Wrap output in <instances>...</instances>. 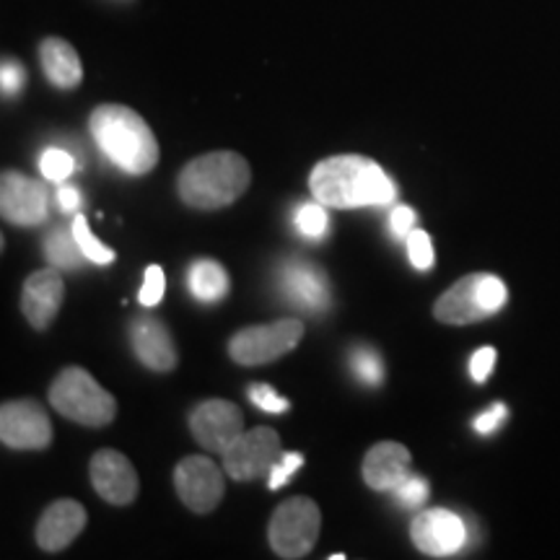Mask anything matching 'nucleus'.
Wrapping results in <instances>:
<instances>
[{"label": "nucleus", "instance_id": "1", "mask_svg": "<svg viewBox=\"0 0 560 560\" xmlns=\"http://www.w3.org/2000/svg\"><path fill=\"white\" fill-rule=\"evenodd\" d=\"M310 187L314 200L340 210L389 206L397 192L395 182L384 174L382 166L359 153L319 161L310 177Z\"/></svg>", "mask_w": 560, "mask_h": 560}, {"label": "nucleus", "instance_id": "2", "mask_svg": "<svg viewBox=\"0 0 560 560\" xmlns=\"http://www.w3.org/2000/svg\"><path fill=\"white\" fill-rule=\"evenodd\" d=\"M89 130L104 156L125 174L140 177L159 164V140L136 109L102 104L91 112Z\"/></svg>", "mask_w": 560, "mask_h": 560}, {"label": "nucleus", "instance_id": "3", "mask_svg": "<svg viewBox=\"0 0 560 560\" xmlns=\"http://www.w3.org/2000/svg\"><path fill=\"white\" fill-rule=\"evenodd\" d=\"M252 170L234 151H213L192 159L177 177L179 198L190 208L221 210L247 192Z\"/></svg>", "mask_w": 560, "mask_h": 560}, {"label": "nucleus", "instance_id": "4", "mask_svg": "<svg viewBox=\"0 0 560 560\" xmlns=\"http://www.w3.org/2000/svg\"><path fill=\"white\" fill-rule=\"evenodd\" d=\"M52 408L75 423L102 429L115 420L117 402L86 369H62L50 387Z\"/></svg>", "mask_w": 560, "mask_h": 560}, {"label": "nucleus", "instance_id": "5", "mask_svg": "<svg viewBox=\"0 0 560 560\" xmlns=\"http://www.w3.org/2000/svg\"><path fill=\"white\" fill-rule=\"evenodd\" d=\"M506 299L509 291L501 278L488 276V272H472L441 293L433 304V317L444 325H472V322L488 319L501 312Z\"/></svg>", "mask_w": 560, "mask_h": 560}, {"label": "nucleus", "instance_id": "6", "mask_svg": "<svg viewBox=\"0 0 560 560\" xmlns=\"http://www.w3.org/2000/svg\"><path fill=\"white\" fill-rule=\"evenodd\" d=\"M322 529V514L317 503L312 499H304V495H296V499H289L280 503L272 514L268 537L270 548L276 550L278 558L296 560L310 556L314 545H317Z\"/></svg>", "mask_w": 560, "mask_h": 560}, {"label": "nucleus", "instance_id": "7", "mask_svg": "<svg viewBox=\"0 0 560 560\" xmlns=\"http://www.w3.org/2000/svg\"><path fill=\"white\" fill-rule=\"evenodd\" d=\"M304 338V322L278 319L268 325H255L236 332L229 342V353L240 366H265L291 353Z\"/></svg>", "mask_w": 560, "mask_h": 560}, {"label": "nucleus", "instance_id": "8", "mask_svg": "<svg viewBox=\"0 0 560 560\" xmlns=\"http://www.w3.org/2000/svg\"><path fill=\"white\" fill-rule=\"evenodd\" d=\"M221 457L229 478L240 482L265 478L276 467V462L283 457L280 454V436L272 429H265V425L262 429L244 431Z\"/></svg>", "mask_w": 560, "mask_h": 560}, {"label": "nucleus", "instance_id": "9", "mask_svg": "<svg viewBox=\"0 0 560 560\" xmlns=\"http://www.w3.org/2000/svg\"><path fill=\"white\" fill-rule=\"evenodd\" d=\"M223 472L208 457H185L174 467V488L187 509L195 514H210L223 499Z\"/></svg>", "mask_w": 560, "mask_h": 560}, {"label": "nucleus", "instance_id": "10", "mask_svg": "<svg viewBox=\"0 0 560 560\" xmlns=\"http://www.w3.org/2000/svg\"><path fill=\"white\" fill-rule=\"evenodd\" d=\"M0 439L9 450H45L52 441V423L37 400H11L0 408Z\"/></svg>", "mask_w": 560, "mask_h": 560}, {"label": "nucleus", "instance_id": "11", "mask_svg": "<svg viewBox=\"0 0 560 560\" xmlns=\"http://www.w3.org/2000/svg\"><path fill=\"white\" fill-rule=\"evenodd\" d=\"M410 540L423 556H457L467 545V524L459 514L446 509L420 511L410 524Z\"/></svg>", "mask_w": 560, "mask_h": 560}, {"label": "nucleus", "instance_id": "12", "mask_svg": "<svg viewBox=\"0 0 560 560\" xmlns=\"http://www.w3.org/2000/svg\"><path fill=\"white\" fill-rule=\"evenodd\" d=\"M0 210L13 226H39L50 213V195L39 179L19 172H3L0 177Z\"/></svg>", "mask_w": 560, "mask_h": 560}, {"label": "nucleus", "instance_id": "13", "mask_svg": "<svg viewBox=\"0 0 560 560\" xmlns=\"http://www.w3.org/2000/svg\"><path fill=\"white\" fill-rule=\"evenodd\" d=\"M190 431L208 452L223 454L244 433V416L240 405L229 400H206L192 410Z\"/></svg>", "mask_w": 560, "mask_h": 560}, {"label": "nucleus", "instance_id": "14", "mask_svg": "<svg viewBox=\"0 0 560 560\" xmlns=\"http://www.w3.org/2000/svg\"><path fill=\"white\" fill-rule=\"evenodd\" d=\"M91 486L112 506H128L138 499L140 480L136 467L125 454L115 450H102L94 454L89 467Z\"/></svg>", "mask_w": 560, "mask_h": 560}, {"label": "nucleus", "instance_id": "15", "mask_svg": "<svg viewBox=\"0 0 560 560\" xmlns=\"http://www.w3.org/2000/svg\"><path fill=\"white\" fill-rule=\"evenodd\" d=\"M62 296H66V283H62L60 270L45 268L32 272L24 283V296H21V310L34 330H47L50 322L58 317Z\"/></svg>", "mask_w": 560, "mask_h": 560}, {"label": "nucleus", "instance_id": "16", "mask_svg": "<svg viewBox=\"0 0 560 560\" xmlns=\"http://www.w3.org/2000/svg\"><path fill=\"white\" fill-rule=\"evenodd\" d=\"M280 289L291 304L304 306L306 312H322L330 304L327 276L314 262L289 260L280 268Z\"/></svg>", "mask_w": 560, "mask_h": 560}, {"label": "nucleus", "instance_id": "17", "mask_svg": "<svg viewBox=\"0 0 560 560\" xmlns=\"http://www.w3.org/2000/svg\"><path fill=\"white\" fill-rule=\"evenodd\" d=\"M363 480L374 490H395L410 478V452L397 441H380L363 457Z\"/></svg>", "mask_w": 560, "mask_h": 560}, {"label": "nucleus", "instance_id": "18", "mask_svg": "<svg viewBox=\"0 0 560 560\" xmlns=\"http://www.w3.org/2000/svg\"><path fill=\"white\" fill-rule=\"evenodd\" d=\"M86 527V509L79 501H55L45 509L37 522V542L42 550L58 552L68 548Z\"/></svg>", "mask_w": 560, "mask_h": 560}, {"label": "nucleus", "instance_id": "19", "mask_svg": "<svg viewBox=\"0 0 560 560\" xmlns=\"http://www.w3.org/2000/svg\"><path fill=\"white\" fill-rule=\"evenodd\" d=\"M132 353L151 371H172L177 366V348L172 332L159 319H136L130 325Z\"/></svg>", "mask_w": 560, "mask_h": 560}, {"label": "nucleus", "instance_id": "20", "mask_svg": "<svg viewBox=\"0 0 560 560\" xmlns=\"http://www.w3.org/2000/svg\"><path fill=\"white\" fill-rule=\"evenodd\" d=\"M39 60L47 81L58 89H75L83 81L81 58L70 42L60 37H47L39 45Z\"/></svg>", "mask_w": 560, "mask_h": 560}, {"label": "nucleus", "instance_id": "21", "mask_svg": "<svg viewBox=\"0 0 560 560\" xmlns=\"http://www.w3.org/2000/svg\"><path fill=\"white\" fill-rule=\"evenodd\" d=\"M187 280H190L192 296L206 301V304H210V301H219L229 293V276L215 260L192 262L190 278Z\"/></svg>", "mask_w": 560, "mask_h": 560}, {"label": "nucleus", "instance_id": "22", "mask_svg": "<svg viewBox=\"0 0 560 560\" xmlns=\"http://www.w3.org/2000/svg\"><path fill=\"white\" fill-rule=\"evenodd\" d=\"M47 260H50L58 270H79L83 262H86V255H83L79 240L73 236V231L55 229L50 236H47L45 244Z\"/></svg>", "mask_w": 560, "mask_h": 560}, {"label": "nucleus", "instance_id": "23", "mask_svg": "<svg viewBox=\"0 0 560 560\" xmlns=\"http://www.w3.org/2000/svg\"><path fill=\"white\" fill-rule=\"evenodd\" d=\"M70 231H73V236H75V240H79L83 255H86L89 262L109 265L112 260H115V252H112L109 247H104V244L96 240L94 231L89 229V223H86V219H83V215H75Z\"/></svg>", "mask_w": 560, "mask_h": 560}, {"label": "nucleus", "instance_id": "24", "mask_svg": "<svg viewBox=\"0 0 560 560\" xmlns=\"http://www.w3.org/2000/svg\"><path fill=\"white\" fill-rule=\"evenodd\" d=\"M350 363H353L359 380L366 382L369 387H380L384 382V363L376 350H371L366 346L355 348L353 353H350Z\"/></svg>", "mask_w": 560, "mask_h": 560}, {"label": "nucleus", "instance_id": "25", "mask_svg": "<svg viewBox=\"0 0 560 560\" xmlns=\"http://www.w3.org/2000/svg\"><path fill=\"white\" fill-rule=\"evenodd\" d=\"M325 208H327L325 202H319V200L299 208L296 229L301 231V234L312 236V240H317V236H325L327 226H330V215H327Z\"/></svg>", "mask_w": 560, "mask_h": 560}, {"label": "nucleus", "instance_id": "26", "mask_svg": "<svg viewBox=\"0 0 560 560\" xmlns=\"http://www.w3.org/2000/svg\"><path fill=\"white\" fill-rule=\"evenodd\" d=\"M39 170L50 182H66L75 170V161L68 151L62 149H47L39 159Z\"/></svg>", "mask_w": 560, "mask_h": 560}, {"label": "nucleus", "instance_id": "27", "mask_svg": "<svg viewBox=\"0 0 560 560\" xmlns=\"http://www.w3.org/2000/svg\"><path fill=\"white\" fill-rule=\"evenodd\" d=\"M408 255L416 270H431L433 268V244L425 231L412 229L408 234Z\"/></svg>", "mask_w": 560, "mask_h": 560}, {"label": "nucleus", "instance_id": "28", "mask_svg": "<svg viewBox=\"0 0 560 560\" xmlns=\"http://www.w3.org/2000/svg\"><path fill=\"white\" fill-rule=\"evenodd\" d=\"M164 291H166L164 270H161L159 265H149V268H145V276H143V285H140V293H138L140 304L143 306L161 304Z\"/></svg>", "mask_w": 560, "mask_h": 560}, {"label": "nucleus", "instance_id": "29", "mask_svg": "<svg viewBox=\"0 0 560 560\" xmlns=\"http://www.w3.org/2000/svg\"><path fill=\"white\" fill-rule=\"evenodd\" d=\"M249 400L257 405V408L265 410V412H276V416H280V412H289L291 402L285 400V397H280L276 389L270 387V384H252L249 387Z\"/></svg>", "mask_w": 560, "mask_h": 560}, {"label": "nucleus", "instance_id": "30", "mask_svg": "<svg viewBox=\"0 0 560 560\" xmlns=\"http://www.w3.org/2000/svg\"><path fill=\"white\" fill-rule=\"evenodd\" d=\"M301 465H304V454H299V452L283 454V457L276 462V467H272L270 475H268V488L270 490L283 488L285 482H289L293 475L301 470Z\"/></svg>", "mask_w": 560, "mask_h": 560}, {"label": "nucleus", "instance_id": "31", "mask_svg": "<svg viewBox=\"0 0 560 560\" xmlns=\"http://www.w3.org/2000/svg\"><path fill=\"white\" fill-rule=\"evenodd\" d=\"M392 493L397 495V501H400L402 506L420 509L425 501H429V482H425L423 478H418V475H410V478L405 480L400 488L392 490Z\"/></svg>", "mask_w": 560, "mask_h": 560}, {"label": "nucleus", "instance_id": "32", "mask_svg": "<svg viewBox=\"0 0 560 560\" xmlns=\"http://www.w3.org/2000/svg\"><path fill=\"white\" fill-rule=\"evenodd\" d=\"M509 418V410L503 402H495L490 405L486 412H480L478 418H475V431L482 433V436H488V433H495L503 425V420Z\"/></svg>", "mask_w": 560, "mask_h": 560}, {"label": "nucleus", "instance_id": "33", "mask_svg": "<svg viewBox=\"0 0 560 560\" xmlns=\"http://www.w3.org/2000/svg\"><path fill=\"white\" fill-rule=\"evenodd\" d=\"M26 73L24 68L19 66L16 60H3V68H0V83H3V94L13 96L24 89Z\"/></svg>", "mask_w": 560, "mask_h": 560}, {"label": "nucleus", "instance_id": "34", "mask_svg": "<svg viewBox=\"0 0 560 560\" xmlns=\"http://www.w3.org/2000/svg\"><path fill=\"white\" fill-rule=\"evenodd\" d=\"M495 369V350L493 348H480L478 353L470 359V376L475 382H486Z\"/></svg>", "mask_w": 560, "mask_h": 560}, {"label": "nucleus", "instance_id": "35", "mask_svg": "<svg viewBox=\"0 0 560 560\" xmlns=\"http://www.w3.org/2000/svg\"><path fill=\"white\" fill-rule=\"evenodd\" d=\"M412 229H416V210L408 208V206H397L395 210H392V215H389V231H392V234L408 240V234Z\"/></svg>", "mask_w": 560, "mask_h": 560}, {"label": "nucleus", "instance_id": "36", "mask_svg": "<svg viewBox=\"0 0 560 560\" xmlns=\"http://www.w3.org/2000/svg\"><path fill=\"white\" fill-rule=\"evenodd\" d=\"M58 202H60L62 210L73 213V210H79V206H81V192L75 190V187H70V185H60Z\"/></svg>", "mask_w": 560, "mask_h": 560}]
</instances>
